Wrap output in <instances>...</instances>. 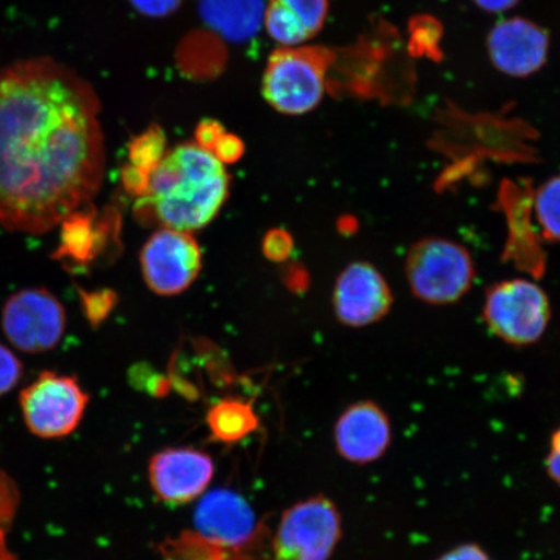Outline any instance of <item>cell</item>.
<instances>
[{
    "label": "cell",
    "instance_id": "obj_1",
    "mask_svg": "<svg viewBox=\"0 0 560 560\" xmlns=\"http://www.w3.org/2000/svg\"><path fill=\"white\" fill-rule=\"evenodd\" d=\"M100 96L51 56L0 67V226L45 234L90 205L105 171Z\"/></svg>",
    "mask_w": 560,
    "mask_h": 560
},
{
    "label": "cell",
    "instance_id": "obj_2",
    "mask_svg": "<svg viewBox=\"0 0 560 560\" xmlns=\"http://www.w3.org/2000/svg\"><path fill=\"white\" fill-rule=\"evenodd\" d=\"M229 194L225 165L198 143H182L166 151L151 173L136 215L145 225L192 233L215 219Z\"/></svg>",
    "mask_w": 560,
    "mask_h": 560
},
{
    "label": "cell",
    "instance_id": "obj_3",
    "mask_svg": "<svg viewBox=\"0 0 560 560\" xmlns=\"http://www.w3.org/2000/svg\"><path fill=\"white\" fill-rule=\"evenodd\" d=\"M336 58L338 54L325 46L279 47L262 77L266 102L282 115L310 114L324 100Z\"/></svg>",
    "mask_w": 560,
    "mask_h": 560
},
{
    "label": "cell",
    "instance_id": "obj_4",
    "mask_svg": "<svg viewBox=\"0 0 560 560\" xmlns=\"http://www.w3.org/2000/svg\"><path fill=\"white\" fill-rule=\"evenodd\" d=\"M405 276L412 295L422 303H457L471 290L476 268L470 252L446 237H423L411 245Z\"/></svg>",
    "mask_w": 560,
    "mask_h": 560
},
{
    "label": "cell",
    "instance_id": "obj_5",
    "mask_svg": "<svg viewBox=\"0 0 560 560\" xmlns=\"http://www.w3.org/2000/svg\"><path fill=\"white\" fill-rule=\"evenodd\" d=\"M489 331L515 347L540 341L551 320L548 293L534 280L514 278L490 285L482 304Z\"/></svg>",
    "mask_w": 560,
    "mask_h": 560
},
{
    "label": "cell",
    "instance_id": "obj_6",
    "mask_svg": "<svg viewBox=\"0 0 560 560\" xmlns=\"http://www.w3.org/2000/svg\"><path fill=\"white\" fill-rule=\"evenodd\" d=\"M342 536L334 501L313 495L285 510L272 540L277 560H330Z\"/></svg>",
    "mask_w": 560,
    "mask_h": 560
},
{
    "label": "cell",
    "instance_id": "obj_7",
    "mask_svg": "<svg viewBox=\"0 0 560 560\" xmlns=\"http://www.w3.org/2000/svg\"><path fill=\"white\" fill-rule=\"evenodd\" d=\"M89 395L72 376L42 373L21 392V411L27 429L42 439H61L80 425Z\"/></svg>",
    "mask_w": 560,
    "mask_h": 560
},
{
    "label": "cell",
    "instance_id": "obj_8",
    "mask_svg": "<svg viewBox=\"0 0 560 560\" xmlns=\"http://www.w3.org/2000/svg\"><path fill=\"white\" fill-rule=\"evenodd\" d=\"M201 266L199 243L185 231L161 228L140 250L144 282L160 296H175L190 289Z\"/></svg>",
    "mask_w": 560,
    "mask_h": 560
},
{
    "label": "cell",
    "instance_id": "obj_9",
    "mask_svg": "<svg viewBox=\"0 0 560 560\" xmlns=\"http://www.w3.org/2000/svg\"><path fill=\"white\" fill-rule=\"evenodd\" d=\"M66 324L65 307L46 290L16 292L3 307V331L21 352L35 354L54 349L65 335Z\"/></svg>",
    "mask_w": 560,
    "mask_h": 560
},
{
    "label": "cell",
    "instance_id": "obj_10",
    "mask_svg": "<svg viewBox=\"0 0 560 560\" xmlns=\"http://www.w3.org/2000/svg\"><path fill=\"white\" fill-rule=\"evenodd\" d=\"M387 279L368 261L349 264L336 279L332 306L340 324L361 328L376 324L394 305Z\"/></svg>",
    "mask_w": 560,
    "mask_h": 560
},
{
    "label": "cell",
    "instance_id": "obj_11",
    "mask_svg": "<svg viewBox=\"0 0 560 560\" xmlns=\"http://www.w3.org/2000/svg\"><path fill=\"white\" fill-rule=\"evenodd\" d=\"M214 462L195 447H166L150 459L149 480L156 499L166 505H186L206 493Z\"/></svg>",
    "mask_w": 560,
    "mask_h": 560
},
{
    "label": "cell",
    "instance_id": "obj_12",
    "mask_svg": "<svg viewBox=\"0 0 560 560\" xmlns=\"http://www.w3.org/2000/svg\"><path fill=\"white\" fill-rule=\"evenodd\" d=\"M394 430L390 419L374 401L349 405L336 420L334 443L341 458L350 464H374L388 452Z\"/></svg>",
    "mask_w": 560,
    "mask_h": 560
},
{
    "label": "cell",
    "instance_id": "obj_13",
    "mask_svg": "<svg viewBox=\"0 0 560 560\" xmlns=\"http://www.w3.org/2000/svg\"><path fill=\"white\" fill-rule=\"evenodd\" d=\"M194 524L196 534L223 549L248 545L257 530L254 509L240 493L226 488L202 494Z\"/></svg>",
    "mask_w": 560,
    "mask_h": 560
},
{
    "label": "cell",
    "instance_id": "obj_14",
    "mask_svg": "<svg viewBox=\"0 0 560 560\" xmlns=\"http://www.w3.org/2000/svg\"><path fill=\"white\" fill-rule=\"evenodd\" d=\"M488 51L500 72L528 77L548 60L549 34L529 20H503L489 33Z\"/></svg>",
    "mask_w": 560,
    "mask_h": 560
},
{
    "label": "cell",
    "instance_id": "obj_15",
    "mask_svg": "<svg viewBox=\"0 0 560 560\" xmlns=\"http://www.w3.org/2000/svg\"><path fill=\"white\" fill-rule=\"evenodd\" d=\"M327 15L328 0H269L262 23L280 47H293L324 30Z\"/></svg>",
    "mask_w": 560,
    "mask_h": 560
},
{
    "label": "cell",
    "instance_id": "obj_16",
    "mask_svg": "<svg viewBox=\"0 0 560 560\" xmlns=\"http://www.w3.org/2000/svg\"><path fill=\"white\" fill-rule=\"evenodd\" d=\"M200 11L209 25L230 39L252 37L262 23L261 0H201Z\"/></svg>",
    "mask_w": 560,
    "mask_h": 560
},
{
    "label": "cell",
    "instance_id": "obj_17",
    "mask_svg": "<svg viewBox=\"0 0 560 560\" xmlns=\"http://www.w3.org/2000/svg\"><path fill=\"white\" fill-rule=\"evenodd\" d=\"M210 438L222 444H236L247 439L260 424L254 406L241 398H222L207 412Z\"/></svg>",
    "mask_w": 560,
    "mask_h": 560
},
{
    "label": "cell",
    "instance_id": "obj_18",
    "mask_svg": "<svg viewBox=\"0 0 560 560\" xmlns=\"http://www.w3.org/2000/svg\"><path fill=\"white\" fill-rule=\"evenodd\" d=\"M61 225L65 226L61 241L62 255L72 257L79 262L93 260L97 255V244L101 242V229L95 228L94 215L80 210Z\"/></svg>",
    "mask_w": 560,
    "mask_h": 560
},
{
    "label": "cell",
    "instance_id": "obj_19",
    "mask_svg": "<svg viewBox=\"0 0 560 560\" xmlns=\"http://www.w3.org/2000/svg\"><path fill=\"white\" fill-rule=\"evenodd\" d=\"M534 212L545 240L560 243V174L538 186L534 194Z\"/></svg>",
    "mask_w": 560,
    "mask_h": 560
},
{
    "label": "cell",
    "instance_id": "obj_20",
    "mask_svg": "<svg viewBox=\"0 0 560 560\" xmlns=\"http://www.w3.org/2000/svg\"><path fill=\"white\" fill-rule=\"evenodd\" d=\"M222 550L221 546L206 540L196 532H187L161 545L164 560H225Z\"/></svg>",
    "mask_w": 560,
    "mask_h": 560
},
{
    "label": "cell",
    "instance_id": "obj_21",
    "mask_svg": "<svg viewBox=\"0 0 560 560\" xmlns=\"http://www.w3.org/2000/svg\"><path fill=\"white\" fill-rule=\"evenodd\" d=\"M166 153V137L159 126L132 139L129 144V164L145 173H152Z\"/></svg>",
    "mask_w": 560,
    "mask_h": 560
},
{
    "label": "cell",
    "instance_id": "obj_22",
    "mask_svg": "<svg viewBox=\"0 0 560 560\" xmlns=\"http://www.w3.org/2000/svg\"><path fill=\"white\" fill-rule=\"evenodd\" d=\"M441 26L435 19L419 16L410 24V52L416 56H429L438 59L440 56Z\"/></svg>",
    "mask_w": 560,
    "mask_h": 560
},
{
    "label": "cell",
    "instance_id": "obj_23",
    "mask_svg": "<svg viewBox=\"0 0 560 560\" xmlns=\"http://www.w3.org/2000/svg\"><path fill=\"white\" fill-rule=\"evenodd\" d=\"M293 250V240L289 231L272 229L264 236L262 254L269 261L283 262L289 260Z\"/></svg>",
    "mask_w": 560,
    "mask_h": 560
},
{
    "label": "cell",
    "instance_id": "obj_24",
    "mask_svg": "<svg viewBox=\"0 0 560 560\" xmlns=\"http://www.w3.org/2000/svg\"><path fill=\"white\" fill-rule=\"evenodd\" d=\"M116 293L114 291H100L93 293H85L83 295V304L90 322L94 325L101 324L102 320L108 317V314L114 311L116 305Z\"/></svg>",
    "mask_w": 560,
    "mask_h": 560
},
{
    "label": "cell",
    "instance_id": "obj_25",
    "mask_svg": "<svg viewBox=\"0 0 560 560\" xmlns=\"http://www.w3.org/2000/svg\"><path fill=\"white\" fill-rule=\"evenodd\" d=\"M21 373L23 366L18 357L9 348L0 345V397L16 387Z\"/></svg>",
    "mask_w": 560,
    "mask_h": 560
},
{
    "label": "cell",
    "instance_id": "obj_26",
    "mask_svg": "<svg viewBox=\"0 0 560 560\" xmlns=\"http://www.w3.org/2000/svg\"><path fill=\"white\" fill-rule=\"evenodd\" d=\"M212 153L223 165L234 164L243 156L244 143L241 138L225 132L214 145Z\"/></svg>",
    "mask_w": 560,
    "mask_h": 560
},
{
    "label": "cell",
    "instance_id": "obj_27",
    "mask_svg": "<svg viewBox=\"0 0 560 560\" xmlns=\"http://www.w3.org/2000/svg\"><path fill=\"white\" fill-rule=\"evenodd\" d=\"M150 173L138 170V167L126 164L121 171V180L126 191L136 198H142L149 190Z\"/></svg>",
    "mask_w": 560,
    "mask_h": 560
},
{
    "label": "cell",
    "instance_id": "obj_28",
    "mask_svg": "<svg viewBox=\"0 0 560 560\" xmlns=\"http://www.w3.org/2000/svg\"><path fill=\"white\" fill-rule=\"evenodd\" d=\"M135 9L149 18H165L177 11L182 0H129Z\"/></svg>",
    "mask_w": 560,
    "mask_h": 560
},
{
    "label": "cell",
    "instance_id": "obj_29",
    "mask_svg": "<svg viewBox=\"0 0 560 560\" xmlns=\"http://www.w3.org/2000/svg\"><path fill=\"white\" fill-rule=\"evenodd\" d=\"M436 560H493L485 548L475 542L460 544L441 555Z\"/></svg>",
    "mask_w": 560,
    "mask_h": 560
},
{
    "label": "cell",
    "instance_id": "obj_30",
    "mask_svg": "<svg viewBox=\"0 0 560 560\" xmlns=\"http://www.w3.org/2000/svg\"><path fill=\"white\" fill-rule=\"evenodd\" d=\"M225 132V129L219 122L207 120L196 128L195 142L202 149L212 152L214 145Z\"/></svg>",
    "mask_w": 560,
    "mask_h": 560
},
{
    "label": "cell",
    "instance_id": "obj_31",
    "mask_svg": "<svg viewBox=\"0 0 560 560\" xmlns=\"http://www.w3.org/2000/svg\"><path fill=\"white\" fill-rule=\"evenodd\" d=\"M546 471H548L549 478L560 487V425L552 433L550 440V451L546 455Z\"/></svg>",
    "mask_w": 560,
    "mask_h": 560
},
{
    "label": "cell",
    "instance_id": "obj_32",
    "mask_svg": "<svg viewBox=\"0 0 560 560\" xmlns=\"http://www.w3.org/2000/svg\"><path fill=\"white\" fill-rule=\"evenodd\" d=\"M479 9L490 13L505 12L521 2V0H474Z\"/></svg>",
    "mask_w": 560,
    "mask_h": 560
}]
</instances>
